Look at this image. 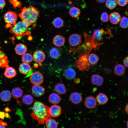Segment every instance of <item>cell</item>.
Returning a JSON list of instances; mask_svg holds the SVG:
<instances>
[{
    "label": "cell",
    "instance_id": "7c38bea8",
    "mask_svg": "<svg viewBox=\"0 0 128 128\" xmlns=\"http://www.w3.org/2000/svg\"><path fill=\"white\" fill-rule=\"evenodd\" d=\"M65 41V38L64 36L61 35H57L53 38V42L56 46L60 47L64 45Z\"/></svg>",
    "mask_w": 128,
    "mask_h": 128
},
{
    "label": "cell",
    "instance_id": "d6a6232c",
    "mask_svg": "<svg viewBox=\"0 0 128 128\" xmlns=\"http://www.w3.org/2000/svg\"><path fill=\"white\" fill-rule=\"evenodd\" d=\"M22 59L23 63H29L33 60V56L30 53H26L22 55Z\"/></svg>",
    "mask_w": 128,
    "mask_h": 128
},
{
    "label": "cell",
    "instance_id": "ba28073f",
    "mask_svg": "<svg viewBox=\"0 0 128 128\" xmlns=\"http://www.w3.org/2000/svg\"><path fill=\"white\" fill-rule=\"evenodd\" d=\"M44 88L40 85H34L32 88V92L34 96L39 97L43 96L44 94Z\"/></svg>",
    "mask_w": 128,
    "mask_h": 128
},
{
    "label": "cell",
    "instance_id": "d590c367",
    "mask_svg": "<svg viewBox=\"0 0 128 128\" xmlns=\"http://www.w3.org/2000/svg\"><path fill=\"white\" fill-rule=\"evenodd\" d=\"M9 61L7 57L5 56L0 57V67L6 68L8 65Z\"/></svg>",
    "mask_w": 128,
    "mask_h": 128
},
{
    "label": "cell",
    "instance_id": "b9f144b4",
    "mask_svg": "<svg viewBox=\"0 0 128 128\" xmlns=\"http://www.w3.org/2000/svg\"><path fill=\"white\" fill-rule=\"evenodd\" d=\"M128 56L126 57L123 60V63L124 66L127 68L128 67Z\"/></svg>",
    "mask_w": 128,
    "mask_h": 128
},
{
    "label": "cell",
    "instance_id": "ab89813d",
    "mask_svg": "<svg viewBox=\"0 0 128 128\" xmlns=\"http://www.w3.org/2000/svg\"><path fill=\"white\" fill-rule=\"evenodd\" d=\"M7 125L6 123L0 119V128H5Z\"/></svg>",
    "mask_w": 128,
    "mask_h": 128
},
{
    "label": "cell",
    "instance_id": "7bdbcfd3",
    "mask_svg": "<svg viewBox=\"0 0 128 128\" xmlns=\"http://www.w3.org/2000/svg\"><path fill=\"white\" fill-rule=\"evenodd\" d=\"M5 113L4 112L0 111V118L4 119L5 117Z\"/></svg>",
    "mask_w": 128,
    "mask_h": 128
},
{
    "label": "cell",
    "instance_id": "1f68e13d",
    "mask_svg": "<svg viewBox=\"0 0 128 128\" xmlns=\"http://www.w3.org/2000/svg\"><path fill=\"white\" fill-rule=\"evenodd\" d=\"M64 21L61 18L57 17L53 20V24L56 28H58L62 27L64 24Z\"/></svg>",
    "mask_w": 128,
    "mask_h": 128
},
{
    "label": "cell",
    "instance_id": "7402d4cb",
    "mask_svg": "<svg viewBox=\"0 0 128 128\" xmlns=\"http://www.w3.org/2000/svg\"><path fill=\"white\" fill-rule=\"evenodd\" d=\"M54 89L57 93L60 95L64 94L66 92V89L65 86L61 83L56 84L55 86Z\"/></svg>",
    "mask_w": 128,
    "mask_h": 128
},
{
    "label": "cell",
    "instance_id": "ffe728a7",
    "mask_svg": "<svg viewBox=\"0 0 128 128\" xmlns=\"http://www.w3.org/2000/svg\"><path fill=\"white\" fill-rule=\"evenodd\" d=\"M64 75L67 79L72 80L75 77L76 73L73 69L71 68H68L64 71Z\"/></svg>",
    "mask_w": 128,
    "mask_h": 128
},
{
    "label": "cell",
    "instance_id": "f546056e",
    "mask_svg": "<svg viewBox=\"0 0 128 128\" xmlns=\"http://www.w3.org/2000/svg\"><path fill=\"white\" fill-rule=\"evenodd\" d=\"M45 124L46 127L47 128H56L58 126L57 122L54 119L51 118L46 121Z\"/></svg>",
    "mask_w": 128,
    "mask_h": 128
},
{
    "label": "cell",
    "instance_id": "ee69618b",
    "mask_svg": "<svg viewBox=\"0 0 128 128\" xmlns=\"http://www.w3.org/2000/svg\"><path fill=\"white\" fill-rule=\"evenodd\" d=\"M96 1L98 3H102L105 2L106 0H96Z\"/></svg>",
    "mask_w": 128,
    "mask_h": 128
},
{
    "label": "cell",
    "instance_id": "9c48e42d",
    "mask_svg": "<svg viewBox=\"0 0 128 128\" xmlns=\"http://www.w3.org/2000/svg\"><path fill=\"white\" fill-rule=\"evenodd\" d=\"M49 113L51 117H57L59 116L61 113V107L57 105H54L49 107Z\"/></svg>",
    "mask_w": 128,
    "mask_h": 128
},
{
    "label": "cell",
    "instance_id": "4dcf8cb0",
    "mask_svg": "<svg viewBox=\"0 0 128 128\" xmlns=\"http://www.w3.org/2000/svg\"><path fill=\"white\" fill-rule=\"evenodd\" d=\"M23 103L27 105H30L32 104L33 101V97L29 94L23 96L22 99Z\"/></svg>",
    "mask_w": 128,
    "mask_h": 128
},
{
    "label": "cell",
    "instance_id": "603a6c76",
    "mask_svg": "<svg viewBox=\"0 0 128 128\" xmlns=\"http://www.w3.org/2000/svg\"><path fill=\"white\" fill-rule=\"evenodd\" d=\"M11 97V93L9 90L3 91L0 93V98L3 101L7 102L10 101Z\"/></svg>",
    "mask_w": 128,
    "mask_h": 128
},
{
    "label": "cell",
    "instance_id": "cb8c5ba5",
    "mask_svg": "<svg viewBox=\"0 0 128 128\" xmlns=\"http://www.w3.org/2000/svg\"><path fill=\"white\" fill-rule=\"evenodd\" d=\"M49 54L50 57L52 58L55 59H57L60 57L61 52L59 49L56 47H54L50 49Z\"/></svg>",
    "mask_w": 128,
    "mask_h": 128
},
{
    "label": "cell",
    "instance_id": "5b68a950",
    "mask_svg": "<svg viewBox=\"0 0 128 128\" xmlns=\"http://www.w3.org/2000/svg\"><path fill=\"white\" fill-rule=\"evenodd\" d=\"M88 57L86 55H82L79 57L74 64V66L80 70H87L88 69L89 64L88 60Z\"/></svg>",
    "mask_w": 128,
    "mask_h": 128
},
{
    "label": "cell",
    "instance_id": "8992f818",
    "mask_svg": "<svg viewBox=\"0 0 128 128\" xmlns=\"http://www.w3.org/2000/svg\"><path fill=\"white\" fill-rule=\"evenodd\" d=\"M30 80L31 83L34 85H40L43 81V77L41 73L36 71L31 75Z\"/></svg>",
    "mask_w": 128,
    "mask_h": 128
},
{
    "label": "cell",
    "instance_id": "2e32d148",
    "mask_svg": "<svg viewBox=\"0 0 128 128\" xmlns=\"http://www.w3.org/2000/svg\"><path fill=\"white\" fill-rule=\"evenodd\" d=\"M16 53L19 55H22L27 52V48L26 46L22 43L17 44L15 47Z\"/></svg>",
    "mask_w": 128,
    "mask_h": 128
},
{
    "label": "cell",
    "instance_id": "3957f363",
    "mask_svg": "<svg viewBox=\"0 0 128 128\" xmlns=\"http://www.w3.org/2000/svg\"><path fill=\"white\" fill-rule=\"evenodd\" d=\"M28 27L25 23L22 21L16 23L11 27L10 32L17 37H21L26 35Z\"/></svg>",
    "mask_w": 128,
    "mask_h": 128
},
{
    "label": "cell",
    "instance_id": "74e56055",
    "mask_svg": "<svg viewBox=\"0 0 128 128\" xmlns=\"http://www.w3.org/2000/svg\"><path fill=\"white\" fill-rule=\"evenodd\" d=\"M9 2L14 6L15 8H21V4L20 0H8Z\"/></svg>",
    "mask_w": 128,
    "mask_h": 128
},
{
    "label": "cell",
    "instance_id": "60d3db41",
    "mask_svg": "<svg viewBox=\"0 0 128 128\" xmlns=\"http://www.w3.org/2000/svg\"><path fill=\"white\" fill-rule=\"evenodd\" d=\"M6 3L4 0H0V9H3L5 6Z\"/></svg>",
    "mask_w": 128,
    "mask_h": 128
},
{
    "label": "cell",
    "instance_id": "8fae6325",
    "mask_svg": "<svg viewBox=\"0 0 128 128\" xmlns=\"http://www.w3.org/2000/svg\"><path fill=\"white\" fill-rule=\"evenodd\" d=\"M33 59L35 61L39 63L43 62L45 58V55L42 51L39 50L35 52L33 54Z\"/></svg>",
    "mask_w": 128,
    "mask_h": 128
},
{
    "label": "cell",
    "instance_id": "8d00e7d4",
    "mask_svg": "<svg viewBox=\"0 0 128 128\" xmlns=\"http://www.w3.org/2000/svg\"><path fill=\"white\" fill-rule=\"evenodd\" d=\"M109 16L106 12H104L101 14L100 20L102 22H107L109 21Z\"/></svg>",
    "mask_w": 128,
    "mask_h": 128
},
{
    "label": "cell",
    "instance_id": "7a4b0ae2",
    "mask_svg": "<svg viewBox=\"0 0 128 128\" xmlns=\"http://www.w3.org/2000/svg\"><path fill=\"white\" fill-rule=\"evenodd\" d=\"M39 14V11L37 8L30 5L21 9L18 15L22 21L29 27L36 23Z\"/></svg>",
    "mask_w": 128,
    "mask_h": 128
},
{
    "label": "cell",
    "instance_id": "d6986e66",
    "mask_svg": "<svg viewBox=\"0 0 128 128\" xmlns=\"http://www.w3.org/2000/svg\"><path fill=\"white\" fill-rule=\"evenodd\" d=\"M31 69V67L29 63L23 62L20 64L19 68L20 72L24 75L27 74Z\"/></svg>",
    "mask_w": 128,
    "mask_h": 128
},
{
    "label": "cell",
    "instance_id": "9a60e30c",
    "mask_svg": "<svg viewBox=\"0 0 128 128\" xmlns=\"http://www.w3.org/2000/svg\"><path fill=\"white\" fill-rule=\"evenodd\" d=\"M121 17L120 14L116 12H113L110 14L109 19L113 24H116L120 22Z\"/></svg>",
    "mask_w": 128,
    "mask_h": 128
},
{
    "label": "cell",
    "instance_id": "484cf974",
    "mask_svg": "<svg viewBox=\"0 0 128 128\" xmlns=\"http://www.w3.org/2000/svg\"><path fill=\"white\" fill-rule=\"evenodd\" d=\"M105 31L102 29L99 28L94 31L92 36L94 39L98 41H101L103 38V36Z\"/></svg>",
    "mask_w": 128,
    "mask_h": 128
},
{
    "label": "cell",
    "instance_id": "4316f807",
    "mask_svg": "<svg viewBox=\"0 0 128 128\" xmlns=\"http://www.w3.org/2000/svg\"><path fill=\"white\" fill-rule=\"evenodd\" d=\"M81 10L78 7H73L69 9V13L70 15L72 17L77 18L78 17L81 13Z\"/></svg>",
    "mask_w": 128,
    "mask_h": 128
},
{
    "label": "cell",
    "instance_id": "83f0119b",
    "mask_svg": "<svg viewBox=\"0 0 128 128\" xmlns=\"http://www.w3.org/2000/svg\"><path fill=\"white\" fill-rule=\"evenodd\" d=\"M88 60L89 64L94 65L96 64L99 60V57L96 54L91 53L88 56Z\"/></svg>",
    "mask_w": 128,
    "mask_h": 128
},
{
    "label": "cell",
    "instance_id": "ac0fdd59",
    "mask_svg": "<svg viewBox=\"0 0 128 128\" xmlns=\"http://www.w3.org/2000/svg\"><path fill=\"white\" fill-rule=\"evenodd\" d=\"M16 74V71L13 67L8 66L6 68L4 75L6 78H11L15 77Z\"/></svg>",
    "mask_w": 128,
    "mask_h": 128
},
{
    "label": "cell",
    "instance_id": "6da1fadb",
    "mask_svg": "<svg viewBox=\"0 0 128 128\" xmlns=\"http://www.w3.org/2000/svg\"><path fill=\"white\" fill-rule=\"evenodd\" d=\"M49 107L39 101H35L34 104L32 117L37 121L39 124H45L46 121L51 118L49 113Z\"/></svg>",
    "mask_w": 128,
    "mask_h": 128
},
{
    "label": "cell",
    "instance_id": "277c9868",
    "mask_svg": "<svg viewBox=\"0 0 128 128\" xmlns=\"http://www.w3.org/2000/svg\"><path fill=\"white\" fill-rule=\"evenodd\" d=\"M4 19L6 23L7 28L11 27L16 23L17 16L16 14L12 11L6 12L4 15Z\"/></svg>",
    "mask_w": 128,
    "mask_h": 128
},
{
    "label": "cell",
    "instance_id": "f35d334b",
    "mask_svg": "<svg viewBox=\"0 0 128 128\" xmlns=\"http://www.w3.org/2000/svg\"><path fill=\"white\" fill-rule=\"evenodd\" d=\"M117 4L119 6L123 7L128 3V0H116Z\"/></svg>",
    "mask_w": 128,
    "mask_h": 128
},
{
    "label": "cell",
    "instance_id": "836d02e7",
    "mask_svg": "<svg viewBox=\"0 0 128 128\" xmlns=\"http://www.w3.org/2000/svg\"><path fill=\"white\" fill-rule=\"evenodd\" d=\"M105 2L106 6L111 10L114 9L117 5L116 0H106Z\"/></svg>",
    "mask_w": 128,
    "mask_h": 128
},
{
    "label": "cell",
    "instance_id": "f6af8a7d",
    "mask_svg": "<svg viewBox=\"0 0 128 128\" xmlns=\"http://www.w3.org/2000/svg\"><path fill=\"white\" fill-rule=\"evenodd\" d=\"M5 110L6 112H9L11 111L10 109L9 108L7 107L5 108Z\"/></svg>",
    "mask_w": 128,
    "mask_h": 128
},
{
    "label": "cell",
    "instance_id": "f1b7e54d",
    "mask_svg": "<svg viewBox=\"0 0 128 128\" xmlns=\"http://www.w3.org/2000/svg\"><path fill=\"white\" fill-rule=\"evenodd\" d=\"M23 91L19 87L15 88L12 90L11 94L14 98L17 99L21 97L23 95Z\"/></svg>",
    "mask_w": 128,
    "mask_h": 128
},
{
    "label": "cell",
    "instance_id": "52a82bcc",
    "mask_svg": "<svg viewBox=\"0 0 128 128\" xmlns=\"http://www.w3.org/2000/svg\"><path fill=\"white\" fill-rule=\"evenodd\" d=\"M68 41L71 46H76L81 44L82 42V38L79 34L74 33L72 34L69 36Z\"/></svg>",
    "mask_w": 128,
    "mask_h": 128
},
{
    "label": "cell",
    "instance_id": "30bf717a",
    "mask_svg": "<svg viewBox=\"0 0 128 128\" xmlns=\"http://www.w3.org/2000/svg\"><path fill=\"white\" fill-rule=\"evenodd\" d=\"M97 101L96 99L92 96L87 97L85 100L84 104L86 107L89 109L94 108L96 106Z\"/></svg>",
    "mask_w": 128,
    "mask_h": 128
},
{
    "label": "cell",
    "instance_id": "bcb514c9",
    "mask_svg": "<svg viewBox=\"0 0 128 128\" xmlns=\"http://www.w3.org/2000/svg\"><path fill=\"white\" fill-rule=\"evenodd\" d=\"M128 105H126V107H125V110L126 112H127V113H128Z\"/></svg>",
    "mask_w": 128,
    "mask_h": 128
},
{
    "label": "cell",
    "instance_id": "e0dca14e",
    "mask_svg": "<svg viewBox=\"0 0 128 128\" xmlns=\"http://www.w3.org/2000/svg\"><path fill=\"white\" fill-rule=\"evenodd\" d=\"M126 71L125 67L120 64L116 65L114 69V73L116 75L121 76L124 74Z\"/></svg>",
    "mask_w": 128,
    "mask_h": 128
},
{
    "label": "cell",
    "instance_id": "e575fe53",
    "mask_svg": "<svg viewBox=\"0 0 128 128\" xmlns=\"http://www.w3.org/2000/svg\"><path fill=\"white\" fill-rule=\"evenodd\" d=\"M120 27L123 29H126L128 26V19L126 17L123 16L121 18L119 22Z\"/></svg>",
    "mask_w": 128,
    "mask_h": 128
},
{
    "label": "cell",
    "instance_id": "44dd1931",
    "mask_svg": "<svg viewBox=\"0 0 128 128\" xmlns=\"http://www.w3.org/2000/svg\"><path fill=\"white\" fill-rule=\"evenodd\" d=\"M48 100L49 102L51 103L54 105H56L60 102L61 98L58 94L53 93L49 95Z\"/></svg>",
    "mask_w": 128,
    "mask_h": 128
},
{
    "label": "cell",
    "instance_id": "4fadbf2b",
    "mask_svg": "<svg viewBox=\"0 0 128 128\" xmlns=\"http://www.w3.org/2000/svg\"><path fill=\"white\" fill-rule=\"evenodd\" d=\"M69 98L73 103L77 104L80 103L82 101V98L80 94L78 92H73L70 95Z\"/></svg>",
    "mask_w": 128,
    "mask_h": 128
},
{
    "label": "cell",
    "instance_id": "7dc6e473",
    "mask_svg": "<svg viewBox=\"0 0 128 128\" xmlns=\"http://www.w3.org/2000/svg\"><path fill=\"white\" fill-rule=\"evenodd\" d=\"M5 117L7 118H9V115L8 113H5Z\"/></svg>",
    "mask_w": 128,
    "mask_h": 128
},
{
    "label": "cell",
    "instance_id": "d4e9b609",
    "mask_svg": "<svg viewBox=\"0 0 128 128\" xmlns=\"http://www.w3.org/2000/svg\"><path fill=\"white\" fill-rule=\"evenodd\" d=\"M96 99L98 103L101 105L105 104L107 102L108 100L107 96L102 93H100L98 95Z\"/></svg>",
    "mask_w": 128,
    "mask_h": 128
},
{
    "label": "cell",
    "instance_id": "5bb4252c",
    "mask_svg": "<svg viewBox=\"0 0 128 128\" xmlns=\"http://www.w3.org/2000/svg\"><path fill=\"white\" fill-rule=\"evenodd\" d=\"M91 82L93 84L98 86H101L103 84L104 79L103 77L98 74H94L91 78Z\"/></svg>",
    "mask_w": 128,
    "mask_h": 128
}]
</instances>
